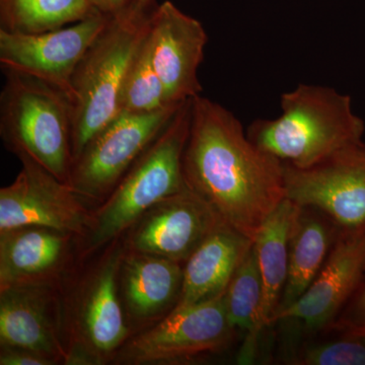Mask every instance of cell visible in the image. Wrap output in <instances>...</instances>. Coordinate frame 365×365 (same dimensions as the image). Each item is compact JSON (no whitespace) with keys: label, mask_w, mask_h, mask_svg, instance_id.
Masks as SVG:
<instances>
[{"label":"cell","mask_w":365,"mask_h":365,"mask_svg":"<svg viewBox=\"0 0 365 365\" xmlns=\"http://www.w3.org/2000/svg\"><path fill=\"white\" fill-rule=\"evenodd\" d=\"M182 174L223 225L253 242L287 198L283 163L252 143L232 112L201 96L192 98Z\"/></svg>","instance_id":"cell-1"},{"label":"cell","mask_w":365,"mask_h":365,"mask_svg":"<svg viewBox=\"0 0 365 365\" xmlns=\"http://www.w3.org/2000/svg\"><path fill=\"white\" fill-rule=\"evenodd\" d=\"M279 117L249 127L252 143L281 163L309 169L353 144L361 143L364 122L349 96L328 86L299 85L281 96Z\"/></svg>","instance_id":"cell-2"},{"label":"cell","mask_w":365,"mask_h":365,"mask_svg":"<svg viewBox=\"0 0 365 365\" xmlns=\"http://www.w3.org/2000/svg\"><path fill=\"white\" fill-rule=\"evenodd\" d=\"M151 6L132 0L113 14L72 76L73 160L88 141L122 111V93L132 60L150 28Z\"/></svg>","instance_id":"cell-3"},{"label":"cell","mask_w":365,"mask_h":365,"mask_svg":"<svg viewBox=\"0 0 365 365\" xmlns=\"http://www.w3.org/2000/svg\"><path fill=\"white\" fill-rule=\"evenodd\" d=\"M191 119L190 98L93 210L90 227L81 239L83 253H93L120 240L155 204L187 188L182 155Z\"/></svg>","instance_id":"cell-4"},{"label":"cell","mask_w":365,"mask_h":365,"mask_svg":"<svg viewBox=\"0 0 365 365\" xmlns=\"http://www.w3.org/2000/svg\"><path fill=\"white\" fill-rule=\"evenodd\" d=\"M4 71L0 135L4 145L19 158L33 160L68 184L73 163L68 98L39 79Z\"/></svg>","instance_id":"cell-5"},{"label":"cell","mask_w":365,"mask_h":365,"mask_svg":"<svg viewBox=\"0 0 365 365\" xmlns=\"http://www.w3.org/2000/svg\"><path fill=\"white\" fill-rule=\"evenodd\" d=\"M237 335L228 322L222 294L175 307L157 325L127 341L114 361L127 365L191 364L227 349Z\"/></svg>","instance_id":"cell-6"},{"label":"cell","mask_w":365,"mask_h":365,"mask_svg":"<svg viewBox=\"0 0 365 365\" xmlns=\"http://www.w3.org/2000/svg\"><path fill=\"white\" fill-rule=\"evenodd\" d=\"M182 104L150 113L120 112L73 160L69 186L86 203H102Z\"/></svg>","instance_id":"cell-7"},{"label":"cell","mask_w":365,"mask_h":365,"mask_svg":"<svg viewBox=\"0 0 365 365\" xmlns=\"http://www.w3.org/2000/svg\"><path fill=\"white\" fill-rule=\"evenodd\" d=\"M124 247L112 242L83 283L76 302L66 364H104L114 360L129 340L120 297V267Z\"/></svg>","instance_id":"cell-8"},{"label":"cell","mask_w":365,"mask_h":365,"mask_svg":"<svg viewBox=\"0 0 365 365\" xmlns=\"http://www.w3.org/2000/svg\"><path fill=\"white\" fill-rule=\"evenodd\" d=\"M287 198L325 215L340 234L365 230V143L309 169L284 165Z\"/></svg>","instance_id":"cell-9"},{"label":"cell","mask_w":365,"mask_h":365,"mask_svg":"<svg viewBox=\"0 0 365 365\" xmlns=\"http://www.w3.org/2000/svg\"><path fill=\"white\" fill-rule=\"evenodd\" d=\"M110 18L97 11L78 23L39 34L14 33L0 28L2 69L39 79L69 98L76 67Z\"/></svg>","instance_id":"cell-10"},{"label":"cell","mask_w":365,"mask_h":365,"mask_svg":"<svg viewBox=\"0 0 365 365\" xmlns=\"http://www.w3.org/2000/svg\"><path fill=\"white\" fill-rule=\"evenodd\" d=\"M11 184L0 189V232L37 225L85 237L93 210L66 182L29 158Z\"/></svg>","instance_id":"cell-11"},{"label":"cell","mask_w":365,"mask_h":365,"mask_svg":"<svg viewBox=\"0 0 365 365\" xmlns=\"http://www.w3.org/2000/svg\"><path fill=\"white\" fill-rule=\"evenodd\" d=\"M212 209L187 187L155 204L123 235L124 249L185 263L222 225Z\"/></svg>","instance_id":"cell-12"},{"label":"cell","mask_w":365,"mask_h":365,"mask_svg":"<svg viewBox=\"0 0 365 365\" xmlns=\"http://www.w3.org/2000/svg\"><path fill=\"white\" fill-rule=\"evenodd\" d=\"M150 42L168 104L181 105L200 96L198 69L207 43L202 24L172 2H163L151 11Z\"/></svg>","instance_id":"cell-13"},{"label":"cell","mask_w":365,"mask_h":365,"mask_svg":"<svg viewBox=\"0 0 365 365\" xmlns=\"http://www.w3.org/2000/svg\"><path fill=\"white\" fill-rule=\"evenodd\" d=\"M365 277V230L340 234L309 289L274 317L278 323L299 324L319 333L333 324Z\"/></svg>","instance_id":"cell-14"},{"label":"cell","mask_w":365,"mask_h":365,"mask_svg":"<svg viewBox=\"0 0 365 365\" xmlns=\"http://www.w3.org/2000/svg\"><path fill=\"white\" fill-rule=\"evenodd\" d=\"M53 285L0 290V346L31 350L66 364L68 345Z\"/></svg>","instance_id":"cell-15"},{"label":"cell","mask_w":365,"mask_h":365,"mask_svg":"<svg viewBox=\"0 0 365 365\" xmlns=\"http://www.w3.org/2000/svg\"><path fill=\"white\" fill-rule=\"evenodd\" d=\"M76 235L26 225L0 232V290L53 285L69 262Z\"/></svg>","instance_id":"cell-16"},{"label":"cell","mask_w":365,"mask_h":365,"mask_svg":"<svg viewBox=\"0 0 365 365\" xmlns=\"http://www.w3.org/2000/svg\"><path fill=\"white\" fill-rule=\"evenodd\" d=\"M182 266L170 259L124 249L119 283L128 316L143 323L170 314L181 295Z\"/></svg>","instance_id":"cell-17"},{"label":"cell","mask_w":365,"mask_h":365,"mask_svg":"<svg viewBox=\"0 0 365 365\" xmlns=\"http://www.w3.org/2000/svg\"><path fill=\"white\" fill-rule=\"evenodd\" d=\"M253 242L223 223L216 227L185 262L181 295L175 307L225 294Z\"/></svg>","instance_id":"cell-18"},{"label":"cell","mask_w":365,"mask_h":365,"mask_svg":"<svg viewBox=\"0 0 365 365\" xmlns=\"http://www.w3.org/2000/svg\"><path fill=\"white\" fill-rule=\"evenodd\" d=\"M302 207L285 198L266 218L254 240L260 269L263 297L257 342L272 321L287 284L290 239Z\"/></svg>","instance_id":"cell-19"},{"label":"cell","mask_w":365,"mask_h":365,"mask_svg":"<svg viewBox=\"0 0 365 365\" xmlns=\"http://www.w3.org/2000/svg\"><path fill=\"white\" fill-rule=\"evenodd\" d=\"M339 235L325 215L314 208L302 207L290 239L287 284L275 316L309 289Z\"/></svg>","instance_id":"cell-20"},{"label":"cell","mask_w":365,"mask_h":365,"mask_svg":"<svg viewBox=\"0 0 365 365\" xmlns=\"http://www.w3.org/2000/svg\"><path fill=\"white\" fill-rule=\"evenodd\" d=\"M263 297V284L254 242L242 259L225 294V309L230 326L245 334L239 364H249L257 351L256 332Z\"/></svg>","instance_id":"cell-21"},{"label":"cell","mask_w":365,"mask_h":365,"mask_svg":"<svg viewBox=\"0 0 365 365\" xmlns=\"http://www.w3.org/2000/svg\"><path fill=\"white\" fill-rule=\"evenodd\" d=\"M97 11L91 0H1V28L14 33H44Z\"/></svg>","instance_id":"cell-22"},{"label":"cell","mask_w":365,"mask_h":365,"mask_svg":"<svg viewBox=\"0 0 365 365\" xmlns=\"http://www.w3.org/2000/svg\"><path fill=\"white\" fill-rule=\"evenodd\" d=\"M322 339L302 345L287 359L294 365H365V331L331 324Z\"/></svg>","instance_id":"cell-23"},{"label":"cell","mask_w":365,"mask_h":365,"mask_svg":"<svg viewBox=\"0 0 365 365\" xmlns=\"http://www.w3.org/2000/svg\"><path fill=\"white\" fill-rule=\"evenodd\" d=\"M168 106L173 105L165 101V88L151 57L148 32L129 67L122 93V111L150 113Z\"/></svg>","instance_id":"cell-24"},{"label":"cell","mask_w":365,"mask_h":365,"mask_svg":"<svg viewBox=\"0 0 365 365\" xmlns=\"http://www.w3.org/2000/svg\"><path fill=\"white\" fill-rule=\"evenodd\" d=\"M334 323L365 331V277Z\"/></svg>","instance_id":"cell-25"},{"label":"cell","mask_w":365,"mask_h":365,"mask_svg":"<svg viewBox=\"0 0 365 365\" xmlns=\"http://www.w3.org/2000/svg\"><path fill=\"white\" fill-rule=\"evenodd\" d=\"M58 360L21 348L1 347L0 365H56Z\"/></svg>","instance_id":"cell-26"},{"label":"cell","mask_w":365,"mask_h":365,"mask_svg":"<svg viewBox=\"0 0 365 365\" xmlns=\"http://www.w3.org/2000/svg\"><path fill=\"white\" fill-rule=\"evenodd\" d=\"M93 6L101 13L113 16L123 11L130 4L132 0H91Z\"/></svg>","instance_id":"cell-27"},{"label":"cell","mask_w":365,"mask_h":365,"mask_svg":"<svg viewBox=\"0 0 365 365\" xmlns=\"http://www.w3.org/2000/svg\"><path fill=\"white\" fill-rule=\"evenodd\" d=\"M137 4H141V6H150L151 4H153V0H134Z\"/></svg>","instance_id":"cell-28"}]
</instances>
